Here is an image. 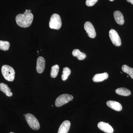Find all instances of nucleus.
<instances>
[{
	"label": "nucleus",
	"mask_w": 133,
	"mask_h": 133,
	"mask_svg": "<svg viewBox=\"0 0 133 133\" xmlns=\"http://www.w3.org/2000/svg\"><path fill=\"white\" fill-rule=\"evenodd\" d=\"M31 10H26L23 14H19L16 17L17 24L22 28H26L31 26L33 22V15Z\"/></svg>",
	"instance_id": "1"
},
{
	"label": "nucleus",
	"mask_w": 133,
	"mask_h": 133,
	"mask_svg": "<svg viewBox=\"0 0 133 133\" xmlns=\"http://www.w3.org/2000/svg\"><path fill=\"white\" fill-rule=\"evenodd\" d=\"M2 73L4 78L7 81H12L14 79L15 72L11 66L7 65H3L2 68Z\"/></svg>",
	"instance_id": "2"
},
{
	"label": "nucleus",
	"mask_w": 133,
	"mask_h": 133,
	"mask_svg": "<svg viewBox=\"0 0 133 133\" xmlns=\"http://www.w3.org/2000/svg\"><path fill=\"white\" fill-rule=\"evenodd\" d=\"M49 25L50 28L51 29L59 30L61 28L62 22L59 15L56 14L52 15L50 19Z\"/></svg>",
	"instance_id": "3"
},
{
	"label": "nucleus",
	"mask_w": 133,
	"mask_h": 133,
	"mask_svg": "<svg viewBox=\"0 0 133 133\" xmlns=\"http://www.w3.org/2000/svg\"><path fill=\"white\" fill-rule=\"evenodd\" d=\"M25 118L29 126L35 130H38L40 129V125L36 118L31 114L28 113L25 115Z\"/></svg>",
	"instance_id": "4"
},
{
	"label": "nucleus",
	"mask_w": 133,
	"mask_h": 133,
	"mask_svg": "<svg viewBox=\"0 0 133 133\" xmlns=\"http://www.w3.org/2000/svg\"><path fill=\"white\" fill-rule=\"evenodd\" d=\"M73 99V97L72 95L68 94H62L56 99L55 105L57 107H60Z\"/></svg>",
	"instance_id": "5"
},
{
	"label": "nucleus",
	"mask_w": 133,
	"mask_h": 133,
	"mask_svg": "<svg viewBox=\"0 0 133 133\" xmlns=\"http://www.w3.org/2000/svg\"><path fill=\"white\" fill-rule=\"evenodd\" d=\"M109 36L112 42L116 46H121V41L118 33L114 29H111L109 31Z\"/></svg>",
	"instance_id": "6"
},
{
	"label": "nucleus",
	"mask_w": 133,
	"mask_h": 133,
	"mask_svg": "<svg viewBox=\"0 0 133 133\" xmlns=\"http://www.w3.org/2000/svg\"><path fill=\"white\" fill-rule=\"evenodd\" d=\"M84 28L90 38H93L96 37V33L95 28L91 22H86L84 25Z\"/></svg>",
	"instance_id": "7"
},
{
	"label": "nucleus",
	"mask_w": 133,
	"mask_h": 133,
	"mask_svg": "<svg viewBox=\"0 0 133 133\" xmlns=\"http://www.w3.org/2000/svg\"><path fill=\"white\" fill-rule=\"evenodd\" d=\"M98 127L101 130L106 133H113L114 129L108 123L101 122L98 124Z\"/></svg>",
	"instance_id": "8"
},
{
	"label": "nucleus",
	"mask_w": 133,
	"mask_h": 133,
	"mask_svg": "<svg viewBox=\"0 0 133 133\" xmlns=\"http://www.w3.org/2000/svg\"><path fill=\"white\" fill-rule=\"evenodd\" d=\"M45 66V60L42 57H39L37 59L36 70L39 74L42 73L44 70Z\"/></svg>",
	"instance_id": "9"
},
{
	"label": "nucleus",
	"mask_w": 133,
	"mask_h": 133,
	"mask_svg": "<svg viewBox=\"0 0 133 133\" xmlns=\"http://www.w3.org/2000/svg\"><path fill=\"white\" fill-rule=\"evenodd\" d=\"M108 107L117 111H120L122 109V106L119 102L114 101H108L107 102Z\"/></svg>",
	"instance_id": "10"
},
{
	"label": "nucleus",
	"mask_w": 133,
	"mask_h": 133,
	"mask_svg": "<svg viewBox=\"0 0 133 133\" xmlns=\"http://www.w3.org/2000/svg\"><path fill=\"white\" fill-rule=\"evenodd\" d=\"M70 126V122L69 121H65L60 125L58 133H68Z\"/></svg>",
	"instance_id": "11"
},
{
	"label": "nucleus",
	"mask_w": 133,
	"mask_h": 133,
	"mask_svg": "<svg viewBox=\"0 0 133 133\" xmlns=\"http://www.w3.org/2000/svg\"><path fill=\"white\" fill-rule=\"evenodd\" d=\"M108 77V74L107 72H104L101 74H97L94 76L92 80L94 82L98 83V82H102L104 80L107 79Z\"/></svg>",
	"instance_id": "12"
},
{
	"label": "nucleus",
	"mask_w": 133,
	"mask_h": 133,
	"mask_svg": "<svg viewBox=\"0 0 133 133\" xmlns=\"http://www.w3.org/2000/svg\"><path fill=\"white\" fill-rule=\"evenodd\" d=\"M114 18L117 24L123 25L124 23V16L121 12L119 11H116L114 14Z\"/></svg>",
	"instance_id": "13"
},
{
	"label": "nucleus",
	"mask_w": 133,
	"mask_h": 133,
	"mask_svg": "<svg viewBox=\"0 0 133 133\" xmlns=\"http://www.w3.org/2000/svg\"><path fill=\"white\" fill-rule=\"evenodd\" d=\"M0 90L8 97H11L13 95L10 88L7 85L4 83H0Z\"/></svg>",
	"instance_id": "14"
},
{
	"label": "nucleus",
	"mask_w": 133,
	"mask_h": 133,
	"mask_svg": "<svg viewBox=\"0 0 133 133\" xmlns=\"http://www.w3.org/2000/svg\"><path fill=\"white\" fill-rule=\"evenodd\" d=\"M115 92L117 94L122 96H128L131 94V91L128 89L125 88H117Z\"/></svg>",
	"instance_id": "15"
},
{
	"label": "nucleus",
	"mask_w": 133,
	"mask_h": 133,
	"mask_svg": "<svg viewBox=\"0 0 133 133\" xmlns=\"http://www.w3.org/2000/svg\"><path fill=\"white\" fill-rule=\"evenodd\" d=\"M72 55L74 57H77L78 60H83L86 57V55L84 53L81 52L79 50L76 49L73 50Z\"/></svg>",
	"instance_id": "16"
},
{
	"label": "nucleus",
	"mask_w": 133,
	"mask_h": 133,
	"mask_svg": "<svg viewBox=\"0 0 133 133\" xmlns=\"http://www.w3.org/2000/svg\"><path fill=\"white\" fill-rule=\"evenodd\" d=\"M71 72L70 69L68 67H64L63 69L62 76V79L63 81H65L70 76Z\"/></svg>",
	"instance_id": "17"
},
{
	"label": "nucleus",
	"mask_w": 133,
	"mask_h": 133,
	"mask_svg": "<svg viewBox=\"0 0 133 133\" xmlns=\"http://www.w3.org/2000/svg\"><path fill=\"white\" fill-rule=\"evenodd\" d=\"M122 69L124 72L128 74L133 79V68L129 67L126 65H124L122 67Z\"/></svg>",
	"instance_id": "18"
},
{
	"label": "nucleus",
	"mask_w": 133,
	"mask_h": 133,
	"mask_svg": "<svg viewBox=\"0 0 133 133\" xmlns=\"http://www.w3.org/2000/svg\"><path fill=\"white\" fill-rule=\"evenodd\" d=\"M59 66L58 65H55L51 67V71L50 76L51 77L55 78L56 77L58 72H59Z\"/></svg>",
	"instance_id": "19"
},
{
	"label": "nucleus",
	"mask_w": 133,
	"mask_h": 133,
	"mask_svg": "<svg viewBox=\"0 0 133 133\" xmlns=\"http://www.w3.org/2000/svg\"><path fill=\"white\" fill-rule=\"evenodd\" d=\"M10 43L8 41H0V49L2 50L7 51L10 47Z\"/></svg>",
	"instance_id": "20"
},
{
	"label": "nucleus",
	"mask_w": 133,
	"mask_h": 133,
	"mask_svg": "<svg viewBox=\"0 0 133 133\" xmlns=\"http://www.w3.org/2000/svg\"><path fill=\"white\" fill-rule=\"evenodd\" d=\"M98 0H86V5L88 6H92L96 3Z\"/></svg>",
	"instance_id": "21"
},
{
	"label": "nucleus",
	"mask_w": 133,
	"mask_h": 133,
	"mask_svg": "<svg viewBox=\"0 0 133 133\" xmlns=\"http://www.w3.org/2000/svg\"><path fill=\"white\" fill-rule=\"evenodd\" d=\"M128 2L131 3V4L133 5V0H127Z\"/></svg>",
	"instance_id": "22"
},
{
	"label": "nucleus",
	"mask_w": 133,
	"mask_h": 133,
	"mask_svg": "<svg viewBox=\"0 0 133 133\" xmlns=\"http://www.w3.org/2000/svg\"><path fill=\"white\" fill-rule=\"evenodd\" d=\"M109 1H114V0H109Z\"/></svg>",
	"instance_id": "23"
},
{
	"label": "nucleus",
	"mask_w": 133,
	"mask_h": 133,
	"mask_svg": "<svg viewBox=\"0 0 133 133\" xmlns=\"http://www.w3.org/2000/svg\"><path fill=\"white\" fill-rule=\"evenodd\" d=\"M25 115H26L25 114L23 115H24V116H25Z\"/></svg>",
	"instance_id": "24"
},
{
	"label": "nucleus",
	"mask_w": 133,
	"mask_h": 133,
	"mask_svg": "<svg viewBox=\"0 0 133 133\" xmlns=\"http://www.w3.org/2000/svg\"><path fill=\"white\" fill-rule=\"evenodd\" d=\"M10 133H14L12 132H10Z\"/></svg>",
	"instance_id": "25"
},
{
	"label": "nucleus",
	"mask_w": 133,
	"mask_h": 133,
	"mask_svg": "<svg viewBox=\"0 0 133 133\" xmlns=\"http://www.w3.org/2000/svg\"><path fill=\"white\" fill-rule=\"evenodd\" d=\"M37 52H39V51H37Z\"/></svg>",
	"instance_id": "26"
}]
</instances>
